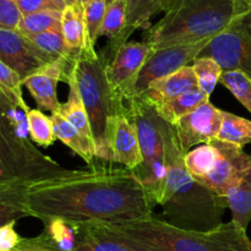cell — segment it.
Returning a JSON list of instances; mask_svg holds the SVG:
<instances>
[{"label": "cell", "instance_id": "1", "mask_svg": "<svg viewBox=\"0 0 251 251\" xmlns=\"http://www.w3.org/2000/svg\"><path fill=\"white\" fill-rule=\"evenodd\" d=\"M26 206L31 217L46 223L102 222L122 225L153 216V202L131 171L105 166L69 169L31 184Z\"/></svg>", "mask_w": 251, "mask_h": 251}, {"label": "cell", "instance_id": "2", "mask_svg": "<svg viewBox=\"0 0 251 251\" xmlns=\"http://www.w3.org/2000/svg\"><path fill=\"white\" fill-rule=\"evenodd\" d=\"M161 118V117H159ZM164 140L166 184L159 206L164 222L186 230L210 232L222 225L227 198L196 181L186 171L184 157L172 124L159 120Z\"/></svg>", "mask_w": 251, "mask_h": 251}, {"label": "cell", "instance_id": "3", "mask_svg": "<svg viewBox=\"0 0 251 251\" xmlns=\"http://www.w3.org/2000/svg\"><path fill=\"white\" fill-rule=\"evenodd\" d=\"M163 12L144 33L153 50L213 38L247 11L239 0H171Z\"/></svg>", "mask_w": 251, "mask_h": 251}, {"label": "cell", "instance_id": "4", "mask_svg": "<svg viewBox=\"0 0 251 251\" xmlns=\"http://www.w3.org/2000/svg\"><path fill=\"white\" fill-rule=\"evenodd\" d=\"M28 112L0 88V185L32 184L69 171L28 139Z\"/></svg>", "mask_w": 251, "mask_h": 251}, {"label": "cell", "instance_id": "5", "mask_svg": "<svg viewBox=\"0 0 251 251\" xmlns=\"http://www.w3.org/2000/svg\"><path fill=\"white\" fill-rule=\"evenodd\" d=\"M108 58L97 50L82 51L71 69L87 112L97 158L113 163V140L117 120L126 102L115 92L105 74Z\"/></svg>", "mask_w": 251, "mask_h": 251}, {"label": "cell", "instance_id": "6", "mask_svg": "<svg viewBox=\"0 0 251 251\" xmlns=\"http://www.w3.org/2000/svg\"><path fill=\"white\" fill-rule=\"evenodd\" d=\"M103 225L112 232L163 251H251L247 230L233 221L210 232L181 229L154 216L122 225Z\"/></svg>", "mask_w": 251, "mask_h": 251}, {"label": "cell", "instance_id": "7", "mask_svg": "<svg viewBox=\"0 0 251 251\" xmlns=\"http://www.w3.org/2000/svg\"><path fill=\"white\" fill-rule=\"evenodd\" d=\"M127 108L136 126L144 158L141 166L132 171V173L146 189L153 205H159L167 174L164 140L159 126L161 118L152 105L139 97L127 100Z\"/></svg>", "mask_w": 251, "mask_h": 251}, {"label": "cell", "instance_id": "8", "mask_svg": "<svg viewBox=\"0 0 251 251\" xmlns=\"http://www.w3.org/2000/svg\"><path fill=\"white\" fill-rule=\"evenodd\" d=\"M199 56L212 58L223 71H242L251 78V11L213 37Z\"/></svg>", "mask_w": 251, "mask_h": 251}, {"label": "cell", "instance_id": "9", "mask_svg": "<svg viewBox=\"0 0 251 251\" xmlns=\"http://www.w3.org/2000/svg\"><path fill=\"white\" fill-rule=\"evenodd\" d=\"M211 39L212 38L194 42V43L167 47L152 51L145 63L141 73L139 74L132 92V98L140 97L154 81L172 75L188 66L189 63L194 61L200 55Z\"/></svg>", "mask_w": 251, "mask_h": 251}, {"label": "cell", "instance_id": "10", "mask_svg": "<svg viewBox=\"0 0 251 251\" xmlns=\"http://www.w3.org/2000/svg\"><path fill=\"white\" fill-rule=\"evenodd\" d=\"M153 48L146 42L127 41L108 61L105 74L115 92L125 100L132 98L135 83Z\"/></svg>", "mask_w": 251, "mask_h": 251}, {"label": "cell", "instance_id": "11", "mask_svg": "<svg viewBox=\"0 0 251 251\" xmlns=\"http://www.w3.org/2000/svg\"><path fill=\"white\" fill-rule=\"evenodd\" d=\"M218 151L215 168L199 183L221 196H227L251 169V156L242 147L216 139L211 141Z\"/></svg>", "mask_w": 251, "mask_h": 251}, {"label": "cell", "instance_id": "12", "mask_svg": "<svg viewBox=\"0 0 251 251\" xmlns=\"http://www.w3.org/2000/svg\"><path fill=\"white\" fill-rule=\"evenodd\" d=\"M222 124V110L216 108L210 100L202 103L194 112L180 118L173 125L179 145L185 153L193 146L210 144L220 134Z\"/></svg>", "mask_w": 251, "mask_h": 251}, {"label": "cell", "instance_id": "13", "mask_svg": "<svg viewBox=\"0 0 251 251\" xmlns=\"http://www.w3.org/2000/svg\"><path fill=\"white\" fill-rule=\"evenodd\" d=\"M0 60L16 71L22 81L49 60L19 29L0 28Z\"/></svg>", "mask_w": 251, "mask_h": 251}, {"label": "cell", "instance_id": "14", "mask_svg": "<svg viewBox=\"0 0 251 251\" xmlns=\"http://www.w3.org/2000/svg\"><path fill=\"white\" fill-rule=\"evenodd\" d=\"M73 66L63 61L49 63L22 81V85L29 91L39 110L59 112L61 104L56 96V86L59 81L68 82Z\"/></svg>", "mask_w": 251, "mask_h": 251}, {"label": "cell", "instance_id": "15", "mask_svg": "<svg viewBox=\"0 0 251 251\" xmlns=\"http://www.w3.org/2000/svg\"><path fill=\"white\" fill-rule=\"evenodd\" d=\"M144 162L140 149L136 126L132 122L129 108L120 113L117 120L113 140V163H119L129 171H135Z\"/></svg>", "mask_w": 251, "mask_h": 251}, {"label": "cell", "instance_id": "16", "mask_svg": "<svg viewBox=\"0 0 251 251\" xmlns=\"http://www.w3.org/2000/svg\"><path fill=\"white\" fill-rule=\"evenodd\" d=\"M74 247L71 251H140L114 237L100 222H71Z\"/></svg>", "mask_w": 251, "mask_h": 251}, {"label": "cell", "instance_id": "17", "mask_svg": "<svg viewBox=\"0 0 251 251\" xmlns=\"http://www.w3.org/2000/svg\"><path fill=\"white\" fill-rule=\"evenodd\" d=\"M196 87H198V78L194 73L193 66L188 65L172 75L152 82L139 98L156 108L183 95L186 91Z\"/></svg>", "mask_w": 251, "mask_h": 251}, {"label": "cell", "instance_id": "18", "mask_svg": "<svg viewBox=\"0 0 251 251\" xmlns=\"http://www.w3.org/2000/svg\"><path fill=\"white\" fill-rule=\"evenodd\" d=\"M171 0H127L126 20L122 34L114 44L108 46L112 53V58L115 51L124 43H126L135 31L149 27L150 21L159 12L164 11Z\"/></svg>", "mask_w": 251, "mask_h": 251}, {"label": "cell", "instance_id": "19", "mask_svg": "<svg viewBox=\"0 0 251 251\" xmlns=\"http://www.w3.org/2000/svg\"><path fill=\"white\" fill-rule=\"evenodd\" d=\"M61 32L66 47L76 59L82 51L96 50L90 43L86 27L83 4L69 5L61 12Z\"/></svg>", "mask_w": 251, "mask_h": 251}, {"label": "cell", "instance_id": "20", "mask_svg": "<svg viewBox=\"0 0 251 251\" xmlns=\"http://www.w3.org/2000/svg\"><path fill=\"white\" fill-rule=\"evenodd\" d=\"M50 119L53 122L56 139L60 140L71 151H74L77 156H80L86 163H92L93 159L97 157L95 142L83 136L59 112L51 113Z\"/></svg>", "mask_w": 251, "mask_h": 251}, {"label": "cell", "instance_id": "21", "mask_svg": "<svg viewBox=\"0 0 251 251\" xmlns=\"http://www.w3.org/2000/svg\"><path fill=\"white\" fill-rule=\"evenodd\" d=\"M29 185L31 184L0 185V227L12 221L29 217L26 206V196Z\"/></svg>", "mask_w": 251, "mask_h": 251}, {"label": "cell", "instance_id": "22", "mask_svg": "<svg viewBox=\"0 0 251 251\" xmlns=\"http://www.w3.org/2000/svg\"><path fill=\"white\" fill-rule=\"evenodd\" d=\"M207 100H210V97L206 96L200 88L196 87L186 91L183 95L178 96L169 102H166L164 104L158 105L154 108V110L164 122L174 125L180 118L194 112L196 108H199Z\"/></svg>", "mask_w": 251, "mask_h": 251}, {"label": "cell", "instance_id": "23", "mask_svg": "<svg viewBox=\"0 0 251 251\" xmlns=\"http://www.w3.org/2000/svg\"><path fill=\"white\" fill-rule=\"evenodd\" d=\"M27 38L48 59L49 63L63 61V63L74 65L75 61L77 60L66 47L61 28L34 34V36H29Z\"/></svg>", "mask_w": 251, "mask_h": 251}, {"label": "cell", "instance_id": "24", "mask_svg": "<svg viewBox=\"0 0 251 251\" xmlns=\"http://www.w3.org/2000/svg\"><path fill=\"white\" fill-rule=\"evenodd\" d=\"M68 83L69 98L64 104H61L59 113H60L71 125H74L83 136H86L87 139L92 140L93 141L92 130H91L87 112H86L85 107H83L82 98H81L80 92H78L77 90V86H76V82L75 80H74L73 76H71V74L69 75Z\"/></svg>", "mask_w": 251, "mask_h": 251}, {"label": "cell", "instance_id": "25", "mask_svg": "<svg viewBox=\"0 0 251 251\" xmlns=\"http://www.w3.org/2000/svg\"><path fill=\"white\" fill-rule=\"evenodd\" d=\"M226 198L232 211V221L247 230L251 222V169Z\"/></svg>", "mask_w": 251, "mask_h": 251}, {"label": "cell", "instance_id": "26", "mask_svg": "<svg viewBox=\"0 0 251 251\" xmlns=\"http://www.w3.org/2000/svg\"><path fill=\"white\" fill-rule=\"evenodd\" d=\"M218 158V151L212 144H203L185 153L184 163L186 171L196 181H200L212 172Z\"/></svg>", "mask_w": 251, "mask_h": 251}, {"label": "cell", "instance_id": "27", "mask_svg": "<svg viewBox=\"0 0 251 251\" xmlns=\"http://www.w3.org/2000/svg\"><path fill=\"white\" fill-rule=\"evenodd\" d=\"M217 139L243 149L251 142V120L222 110V124Z\"/></svg>", "mask_w": 251, "mask_h": 251}, {"label": "cell", "instance_id": "28", "mask_svg": "<svg viewBox=\"0 0 251 251\" xmlns=\"http://www.w3.org/2000/svg\"><path fill=\"white\" fill-rule=\"evenodd\" d=\"M61 12L63 11L56 9H47L24 15L19 31L26 37H29L53 29H60Z\"/></svg>", "mask_w": 251, "mask_h": 251}, {"label": "cell", "instance_id": "29", "mask_svg": "<svg viewBox=\"0 0 251 251\" xmlns=\"http://www.w3.org/2000/svg\"><path fill=\"white\" fill-rule=\"evenodd\" d=\"M127 0H110L100 29V37L107 36L109 46L114 44L122 34L126 20Z\"/></svg>", "mask_w": 251, "mask_h": 251}, {"label": "cell", "instance_id": "30", "mask_svg": "<svg viewBox=\"0 0 251 251\" xmlns=\"http://www.w3.org/2000/svg\"><path fill=\"white\" fill-rule=\"evenodd\" d=\"M193 70L198 78V87L210 97L222 77L223 69L212 58L199 56L193 61Z\"/></svg>", "mask_w": 251, "mask_h": 251}, {"label": "cell", "instance_id": "31", "mask_svg": "<svg viewBox=\"0 0 251 251\" xmlns=\"http://www.w3.org/2000/svg\"><path fill=\"white\" fill-rule=\"evenodd\" d=\"M27 125L29 137L34 144L48 147L56 140L50 117H47L39 109H29L27 113Z\"/></svg>", "mask_w": 251, "mask_h": 251}, {"label": "cell", "instance_id": "32", "mask_svg": "<svg viewBox=\"0 0 251 251\" xmlns=\"http://www.w3.org/2000/svg\"><path fill=\"white\" fill-rule=\"evenodd\" d=\"M220 82L249 110L251 114V78L242 71H223Z\"/></svg>", "mask_w": 251, "mask_h": 251}, {"label": "cell", "instance_id": "33", "mask_svg": "<svg viewBox=\"0 0 251 251\" xmlns=\"http://www.w3.org/2000/svg\"><path fill=\"white\" fill-rule=\"evenodd\" d=\"M109 1L110 0H87L83 4V14H85L88 39L93 47L96 46L100 38V29Z\"/></svg>", "mask_w": 251, "mask_h": 251}, {"label": "cell", "instance_id": "34", "mask_svg": "<svg viewBox=\"0 0 251 251\" xmlns=\"http://www.w3.org/2000/svg\"><path fill=\"white\" fill-rule=\"evenodd\" d=\"M22 78L19 74L0 60V88L25 110H29L22 96Z\"/></svg>", "mask_w": 251, "mask_h": 251}, {"label": "cell", "instance_id": "35", "mask_svg": "<svg viewBox=\"0 0 251 251\" xmlns=\"http://www.w3.org/2000/svg\"><path fill=\"white\" fill-rule=\"evenodd\" d=\"M22 17L15 0H0V28L19 29Z\"/></svg>", "mask_w": 251, "mask_h": 251}, {"label": "cell", "instance_id": "36", "mask_svg": "<svg viewBox=\"0 0 251 251\" xmlns=\"http://www.w3.org/2000/svg\"><path fill=\"white\" fill-rule=\"evenodd\" d=\"M15 223L16 221H12L0 227V251L14 250L22 240V237L15 230Z\"/></svg>", "mask_w": 251, "mask_h": 251}, {"label": "cell", "instance_id": "37", "mask_svg": "<svg viewBox=\"0 0 251 251\" xmlns=\"http://www.w3.org/2000/svg\"><path fill=\"white\" fill-rule=\"evenodd\" d=\"M11 251H59L51 247L42 234L34 238H22L20 244Z\"/></svg>", "mask_w": 251, "mask_h": 251}, {"label": "cell", "instance_id": "38", "mask_svg": "<svg viewBox=\"0 0 251 251\" xmlns=\"http://www.w3.org/2000/svg\"><path fill=\"white\" fill-rule=\"evenodd\" d=\"M15 1L21 10L22 15H28L41 10L56 9L49 0H15Z\"/></svg>", "mask_w": 251, "mask_h": 251}, {"label": "cell", "instance_id": "39", "mask_svg": "<svg viewBox=\"0 0 251 251\" xmlns=\"http://www.w3.org/2000/svg\"><path fill=\"white\" fill-rule=\"evenodd\" d=\"M49 1H50L51 4L56 7V9L60 10V11H63V10L68 6V4H66L65 0H49Z\"/></svg>", "mask_w": 251, "mask_h": 251}, {"label": "cell", "instance_id": "40", "mask_svg": "<svg viewBox=\"0 0 251 251\" xmlns=\"http://www.w3.org/2000/svg\"><path fill=\"white\" fill-rule=\"evenodd\" d=\"M239 2L245 11H251V0H239Z\"/></svg>", "mask_w": 251, "mask_h": 251}, {"label": "cell", "instance_id": "41", "mask_svg": "<svg viewBox=\"0 0 251 251\" xmlns=\"http://www.w3.org/2000/svg\"><path fill=\"white\" fill-rule=\"evenodd\" d=\"M65 1L69 6V5H74V4H85L87 0H65Z\"/></svg>", "mask_w": 251, "mask_h": 251}]
</instances>
